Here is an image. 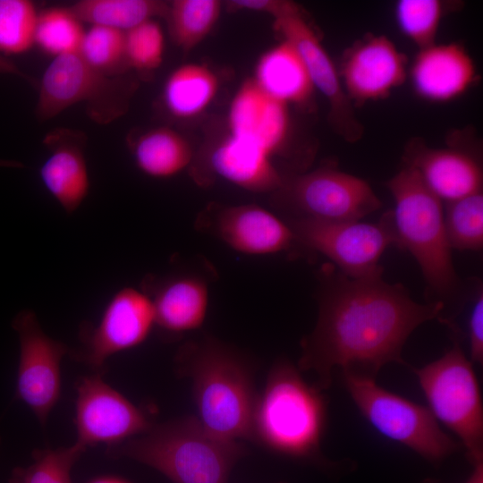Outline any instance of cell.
I'll list each match as a JSON object with an SVG mask.
<instances>
[{"label": "cell", "instance_id": "cell-1", "mask_svg": "<svg viewBox=\"0 0 483 483\" xmlns=\"http://www.w3.org/2000/svg\"><path fill=\"white\" fill-rule=\"evenodd\" d=\"M318 276V319L301 342L299 368L313 371L322 391L330 387L335 367L375 378L388 363L406 364L402 351L410 335L441 318L445 308L440 301L416 302L382 274L352 278L328 263Z\"/></svg>", "mask_w": 483, "mask_h": 483}, {"label": "cell", "instance_id": "cell-2", "mask_svg": "<svg viewBox=\"0 0 483 483\" xmlns=\"http://www.w3.org/2000/svg\"><path fill=\"white\" fill-rule=\"evenodd\" d=\"M177 361L191 378L198 419L211 433L233 441H252V419L258 394L247 361L213 338L181 347Z\"/></svg>", "mask_w": 483, "mask_h": 483}, {"label": "cell", "instance_id": "cell-3", "mask_svg": "<svg viewBox=\"0 0 483 483\" xmlns=\"http://www.w3.org/2000/svg\"><path fill=\"white\" fill-rule=\"evenodd\" d=\"M106 453L150 466L174 483H227L245 448L211 433L196 416H187L153 424L140 436L107 447Z\"/></svg>", "mask_w": 483, "mask_h": 483}, {"label": "cell", "instance_id": "cell-4", "mask_svg": "<svg viewBox=\"0 0 483 483\" xmlns=\"http://www.w3.org/2000/svg\"><path fill=\"white\" fill-rule=\"evenodd\" d=\"M326 416L327 402L322 390L308 385L291 362L278 360L257 396L252 441L286 456L316 457Z\"/></svg>", "mask_w": 483, "mask_h": 483}, {"label": "cell", "instance_id": "cell-5", "mask_svg": "<svg viewBox=\"0 0 483 483\" xmlns=\"http://www.w3.org/2000/svg\"><path fill=\"white\" fill-rule=\"evenodd\" d=\"M386 187L395 203L392 212L396 246L414 257L429 290L444 302L456 293L459 279L446 235L442 200L408 165L386 182Z\"/></svg>", "mask_w": 483, "mask_h": 483}, {"label": "cell", "instance_id": "cell-6", "mask_svg": "<svg viewBox=\"0 0 483 483\" xmlns=\"http://www.w3.org/2000/svg\"><path fill=\"white\" fill-rule=\"evenodd\" d=\"M453 346L439 359L420 369L412 368L437 421L459 438L472 465L483 462V407L472 362L453 332Z\"/></svg>", "mask_w": 483, "mask_h": 483}, {"label": "cell", "instance_id": "cell-7", "mask_svg": "<svg viewBox=\"0 0 483 483\" xmlns=\"http://www.w3.org/2000/svg\"><path fill=\"white\" fill-rule=\"evenodd\" d=\"M343 380L359 411L384 436L432 463L462 447L443 431L428 408L384 389L373 377L343 371Z\"/></svg>", "mask_w": 483, "mask_h": 483}, {"label": "cell", "instance_id": "cell-8", "mask_svg": "<svg viewBox=\"0 0 483 483\" xmlns=\"http://www.w3.org/2000/svg\"><path fill=\"white\" fill-rule=\"evenodd\" d=\"M134 81L105 74L89 65L78 52L54 57L38 88L36 116L48 121L66 109L85 104L89 116L108 124L128 109Z\"/></svg>", "mask_w": 483, "mask_h": 483}, {"label": "cell", "instance_id": "cell-9", "mask_svg": "<svg viewBox=\"0 0 483 483\" xmlns=\"http://www.w3.org/2000/svg\"><path fill=\"white\" fill-rule=\"evenodd\" d=\"M286 223L298 244L325 255L352 278L382 274V254L390 245L396 246L392 211L373 224L305 217H292Z\"/></svg>", "mask_w": 483, "mask_h": 483}, {"label": "cell", "instance_id": "cell-10", "mask_svg": "<svg viewBox=\"0 0 483 483\" xmlns=\"http://www.w3.org/2000/svg\"><path fill=\"white\" fill-rule=\"evenodd\" d=\"M275 196L293 217L323 221H360L381 207L366 181L329 166L284 180Z\"/></svg>", "mask_w": 483, "mask_h": 483}, {"label": "cell", "instance_id": "cell-11", "mask_svg": "<svg viewBox=\"0 0 483 483\" xmlns=\"http://www.w3.org/2000/svg\"><path fill=\"white\" fill-rule=\"evenodd\" d=\"M155 325L149 295L134 287L121 288L110 298L96 326H82L81 346L72 355L92 369H101L109 357L141 344Z\"/></svg>", "mask_w": 483, "mask_h": 483}, {"label": "cell", "instance_id": "cell-12", "mask_svg": "<svg viewBox=\"0 0 483 483\" xmlns=\"http://www.w3.org/2000/svg\"><path fill=\"white\" fill-rule=\"evenodd\" d=\"M12 326L20 342L16 396L44 426L60 398L61 362L69 348L45 334L32 310L20 311Z\"/></svg>", "mask_w": 483, "mask_h": 483}, {"label": "cell", "instance_id": "cell-13", "mask_svg": "<svg viewBox=\"0 0 483 483\" xmlns=\"http://www.w3.org/2000/svg\"><path fill=\"white\" fill-rule=\"evenodd\" d=\"M76 389V443L85 448L99 444L116 445L144 434L153 426L145 412L106 384L99 374L83 377Z\"/></svg>", "mask_w": 483, "mask_h": 483}, {"label": "cell", "instance_id": "cell-14", "mask_svg": "<svg viewBox=\"0 0 483 483\" xmlns=\"http://www.w3.org/2000/svg\"><path fill=\"white\" fill-rule=\"evenodd\" d=\"M274 28L282 39L292 44L301 57L315 89L329 105V116L336 131L349 141L362 134L352 101L347 97L340 75L317 34L297 4L274 19Z\"/></svg>", "mask_w": 483, "mask_h": 483}, {"label": "cell", "instance_id": "cell-15", "mask_svg": "<svg viewBox=\"0 0 483 483\" xmlns=\"http://www.w3.org/2000/svg\"><path fill=\"white\" fill-rule=\"evenodd\" d=\"M199 225L233 250L247 255H270L289 250L297 242L288 224L256 204L208 210Z\"/></svg>", "mask_w": 483, "mask_h": 483}, {"label": "cell", "instance_id": "cell-16", "mask_svg": "<svg viewBox=\"0 0 483 483\" xmlns=\"http://www.w3.org/2000/svg\"><path fill=\"white\" fill-rule=\"evenodd\" d=\"M341 77L351 101L379 100L405 81L407 58L387 37L369 36L344 55Z\"/></svg>", "mask_w": 483, "mask_h": 483}, {"label": "cell", "instance_id": "cell-17", "mask_svg": "<svg viewBox=\"0 0 483 483\" xmlns=\"http://www.w3.org/2000/svg\"><path fill=\"white\" fill-rule=\"evenodd\" d=\"M196 177L201 182L221 178L253 192L276 191L284 182L272 155L254 142L230 133L212 148L196 169Z\"/></svg>", "mask_w": 483, "mask_h": 483}, {"label": "cell", "instance_id": "cell-18", "mask_svg": "<svg viewBox=\"0 0 483 483\" xmlns=\"http://www.w3.org/2000/svg\"><path fill=\"white\" fill-rule=\"evenodd\" d=\"M49 155L41 165L42 184L68 213H74L87 198L90 180L85 157L86 138L80 131L57 128L44 138Z\"/></svg>", "mask_w": 483, "mask_h": 483}, {"label": "cell", "instance_id": "cell-19", "mask_svg": "<svg viewBox=\"0 0 483 483\" xmlns=\"http://www.w3.org/2000/svg\"><path fill=\"white\" fill-rule=\"evenodd\" d=\"M227 126L230 134L254 142L275 157L288 136V106L267 95L250 78L233 95Z\"/></svg>", "mask_w": 483, "mask_h": 483}, {"label": "cell", "instance_id": "cell-20", "mask_svg": "<svg viewBox=\"0 0 483 483\" xmlns=\"http://www.w3.org/2000/svg\"><path fill=\"white\" fill-rule=\"evenodd\" d=\"M405 160L406 165L419 173L428 188L446 203L482 192L481 166L467 152L431 148L413 142L407 148Z\"/></svg>", "mask_w": 483, "mask_h": 483}, {"label": "cell", "instance_id": "cell-21", "mask_svg": "<svg viewBox=\"0 0 483 483\" xmlns=\"http://www.w3.org/2000/svg\"><path fill=\"white\" fill-rule=\"evenodd\" d=\"M410 75L420 97L441 103L460 97L472 85L476 67L462 46L434 44L419 51Z\"/></svg>", "mask_w": 483, "mask_h": 483}, {"label": "cell", "instance_id": "cell-22", "mask_svg": "<svg viewBox=\"0 0 483 483\" xmlns=\"http://www.w3.org/2000/svg\"><path fill=\"white\" fill-rule=\"evenodd\" d=\"M144 291L149 295L156 325L169 333H183L201 326L208 307V288L198 276L181 275L149 281Z\"/></svg>", "mask_w": 483, "mask_h": 483}, {"label": "cell", "instance_id": "cell-23", "mask_svg": "<svg viewBox=\"0 0 483 483\" xmlns=\"http://www.w3.org/2000/svg\"><path fill=\"white\" fill-rule=\"evenodd\" d=\"M251 79L263 92L287 106L306 104L315 89L299 53L284 39L259 56Z\"/></svg>", "mask_w": 483, "mask_h": 483}, {"label": "cell", "instance_id": "cell-24", "mask_svg": "<svg viewBox=\"0 0 483 483\" xmlns=\"http://www.w3.org/2000/svg\"><path fill=\"white\" fill-rule=\"evenodd\" d=\"M131 150L138 169L156 179L175 176L193 161L189 141L168 127L144 131L131 142Z\"/></svg>", "mask_w": 483, "mask_h": 483}, {"label": "cell", "instance_id": "cell-25", "mask_svg": "<svg viewBox=\"0 0 483 483\" xmlns=\"http://www.w3.org/2000/svg\"><path fill=\"white\" fill-rule=\"evenodd\" d=\"M219 88L215 72L203 64H185L166 78L162 99L166 111L178 119L202 114L213 102Z\"/></svg>", "mask_w": 483, "mask_h": 483}, {"label": "cell", "instance_id": "cell-26", "mask_svg": "<svg viewBox=\"0 0 483 483\" xmlns=\"http://www.w3.org/2000/svg\"><path fill=\"white\" fill-rule=\"evenodd\" d=\"M168 3L158 0H80L68 9L84 24L123 32L155 18H165Z\"/></svg>", "mask_w": 483, "mask_h": 483}, {"label": "cell", "instance_id": "cell-27", "mask_svg": "<svg viewBox=\"0 0 483 483\" xmlns=\"http://www.w3.org/2000/svg\"><path fill=\"white\" fill-rule=\"evenodd\" d=\"M223 4L218 0L168 2L165 19L173 42L183 52L195 48L217 23Z\"/></svg>", "mask_w": 483, "mask_h": 483}, {"label": "cell", "instance_id": "cell-28", "mask_svg": "<svg viewBox=\"0 0 483 483\" xmlns=\"http://www.w3.org/2000/svg\"><path fill=\"white\" fill-rule=\"evenodd\" d=\"M85 30L83 23L64 7L39 11L35 46L54 57L78 52Z\"/></svg>", "mask_w": 483, "mask_h": 483}, {"label": "cell", "instance_id": "cell-29", "mask_svg": "<svg viewBox=\"0 0 483 483\" xmlns=\"http://www.w3.org/2000/svg\"><path fill=\"white\" fill-rule=\"evenodd\" d=\"M444 216L446 235L452 249L459 250L482 249V192L447 202Z\"/></svg>", "mask_w": 483, "mask_h": 483}, {"label": "cell", "instance_id": "cell-30", "mask_svg": "<svg viewBox=\"0 0 483 483\" xmlns=\"http://www.w3.org/2000/svg\"><path fill=\"white\" fill-rule=\"evenodd\" d=\"M78 53L92 67L110 75L122 76L130 69L125 32L90 26L85 30Z\"/></svg>", "mask_w": 483, "mask_h": 483}, {"label": "cell", "instance_id": "cell-31", "mask_svg": "<svg viewBox=\"0 0 483 483\" xmlns=\"http://www.w3.org/2000/svg\"><path fill=\"white\" fill-rule=\"evenodd\" d=\"M38 14L30 0H0L1 55H21L35 46Z\"/></svg>", "mask_w": 483, "mask_h": 483}, {"label": "cell", "instance_id": "cell-32", "mask_svg": "<svg viewBox=\"0 0 483 483\" xmlns=\"http://www.w3.org/2000/svg\"><path fill=\"white\" fill-rule=\"evenodd\" d=\"M86 449L75 443L69 447L36 450L33 463L15 468L9 483H72V468Z\"/></svg>", "mask_w": 483, "mask_h": 483}, {"label": "cell", "instance_id": "cell-33", "mask_svg": "<svg viewBox=\"0 0 483 483\" xmlns=\"http://www.w3.org/2000/svg\"><path fill=\"white\" fill-rule=\"evenodd\" d=\"M395 20L403 35L419 48L436 44L444 13L439 0H400L395 5Z\"/></svg>", "mask_w": 483, "mask_h": 483}, {"label": "cell", "instance_id": "cell-34", "mask_svg": "<svg viewBox=\"0 0 483 483\" xmlns=\"http://www.w3.org/2000/svg\"><path fill=\"white\" fill-rule=\"evenodd\" d=\"M130 69L148 72L157 69L164 58L165 36L156 20L147 21L125 32Z\"/></svg>", "mask_w": 483, "mask_h": 483}, {"label": "cell", "instance_id": "cell-35", "mask_svg": "<svg viewBox=\"0 0 483 483\" xmlns=\"http://www.w3.org/2000/svg\"><path fill=\"white\" fill-rule=\"evenodd\" d=\"M470 361L483 363V292L479 290L468 323Z\"/></svg>", "mask_w": 483, "mask_h": 483}, {"label": "cell", "instance_id": "cell-36", "mask_svg": "<svg viewBox=\"0 0 483 483\" xmlns=\"http://www.w3.org/2000/svg\"><path fill=\"white\" fill-rule=\"evenodd\" d=\"M226 4L232 11H250L271 15L274 19L289 12L297 4L287 0H231Z\"/></svg>", "mask_w": 483, "mask_h": 483}, {"label": "cell", "instance_id": "cell-37", "mask_svg": "<svg viewBox=\"0 0 483 483\" xmlns=\"http://www.w3.org/2000/svg\"><path fill=\"white\" fill-rule=\"evenodd\" d=\"M0 74H11L20 77L28 81H31V78L23 72L9 58L0 54Z\"/></svg>", "mask_w": 483, "mask_h": 483}, {"label": "cell", "instance_id": "cell-38", "mask_svg": "<svg viewBox=\"0 0 483 483\" xmlns=\"http://www.w3.org/2000/svg\"><path fill=\"white\" fill-rule=\"evenodd\" d=\"M465 483H483V462L473 465V470Z\"/></svg>", "mask_w": 483, "mask_h": 483}, {"label": "cell", "instance_id": "cell-39", "mask_svg": "<svg viewBox=\"0 0 483 483\" xmlns=\"http://www.w3.org/2000/svg\"><path fill=\"white\" fill-rule=\"evenodd\" d=\"M89 483H128L127 481L114 477H102L91 480Z\"/></svg>", "mask_w": 483, "mask_h": 483}, {"label": "cell", "instance_id": "cell-40", "mask_svg": "<svg viewBox=\"0 0 483 483\" xmlns=\"http://www.w3.org/2000/svg\"><path fill=\"white\" fill-rule=\"evenodd\" d=\"M0 166L1 167H12V168H22L23 165L15 160H4L0 159Z\"/></svg>", "mask_w": 483, "mask_h": 483}]
</instances>
